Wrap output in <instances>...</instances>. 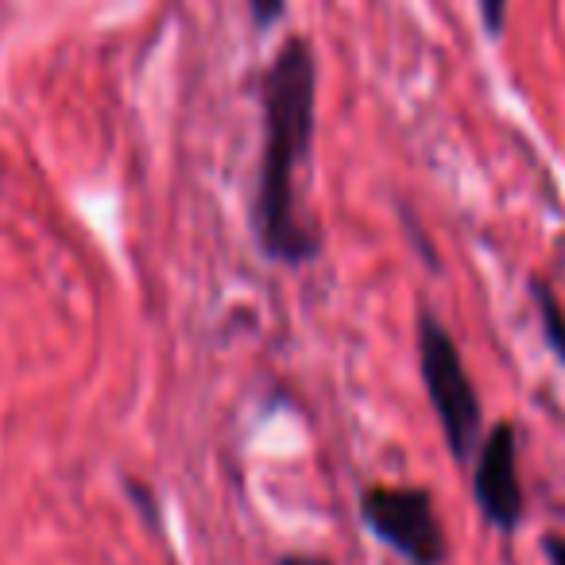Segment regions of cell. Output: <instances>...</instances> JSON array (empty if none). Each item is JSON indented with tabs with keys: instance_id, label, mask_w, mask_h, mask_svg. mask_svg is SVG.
<instances>
[{
	"instance_id": "6da1fadb",
	"label": "cell",
	"mask_w": 565,
	"mask_h": 565,
	"mask_svg": "<svg viewBox=\"0 0 565 565\" xmlns=\"http://www.w3.org/2000/svg\"><path fill=\"white\" fill-rule=\"evenodd\" d=\"M264 148L256 171V244L275 264H310L322 252V233L299 205V171L310 159L318 120V63L302 35L282 40L259 86Z\"/></svg>"
},
{
	"instance_id": "7a4b0ae2",
	"label": "cell",
	"mask_w": 565,
	"mask_h": 565,
	"mask_svg": "<svg viewBox=\"0 0 565 565\" xmlns=\"http://www.w3.org/2000/svg\"><path fill=\"white\" fill-rule=\"evenodd\" d=\"M415 345H418V372H423V387L430 395V407L438 415L441 438H446L449 454L457 461H472L484 426H480V395L472 387L465 361L457 353L454 333L446 322L423 310L415 326Z\"/></svg>"
},
{
	"instance_id": "3957f363",
	"label": "cell",
	"mask_w": 565,
	"mask_h": 565,
	"mask_svg": "<svg viewBox=\"0 0 565 565\" xmlns=\"http://www.w3.org/2000/svg\"><path fill=\"white\" fill-rule=\"evenodd\" d=\"M361 519L407 565H446L449 539L426 488L376 484L361 492Z\"/></svg>"
},
{
	"instance_id": "277c9868",
	"label": "cell",
	"mask_w": 565,
	"mask_h": 565,
	"mask_svg": "<svg viewBox=\"0 0 565 565\" xmlns=\"http://www.w3.org/2000/svg\"><path fill=\"white\" fill-rule=\"evenodd\" d=\"M472 503L500 534L523 523V480H519V438L511 423H495L472 454Z\"/></svg>"
},
{
	"instance_id": "5b68a950",
	"label": "cell",
	"mask_w": 565,
	"mask_h": 565,
	"mask_svg": "<svg viewBox=\"0 0 565 565\" xmlns=\"http://www.w3.org/2000/svg\"><path fill=\"white\" fill-rule=\"evenodd\" d=\"M531 299L534 310H539V326H542V341L550 345V353L565 364V310L557 302V295L550 291V282L534 275L531 279Z\"/></svg>"
},
{
	"instance_id": "8992f818",
	"label": "cell",
	"mask_w": 565,
	"mask_h": 565,
	"mask_svg": "<svg viewBox=\"0 0 565 565\" xmlns=\"http://www.w3.org/2000/svg\"><path fill=\"white\" fill-rule=\"evenodd\" d=\"M477 12H480V24H484L488 40H500L503 20H508V0H477Z\"/></svg>"
},
{
	"instance_id": "52a82bcc",
	"label": "cell",
	"mask_w": 565,
	"mask_h": 565,
	"mask_svg": "<svg viewBox=\"0 0 565 565\" xmlns=\"http://www.w3.org/2000/svg\"><path fill=\"white\" fill-rule=\"evenodd\" d=\"M248 9H252V24L264 32V28L279 24L282 12H287V0H248Z\"/></svg>"
},
{
	"instance_id": "ba28073f",
	"label": "cell",
	"mask_w": 565,
	"mask_h": 565,
	"mask_svg": "<svg viewBox=\"0 0 565 565\" xmlns=\"http://www.w3.org/2000/svg\"><path fill=\"white\" fill-rule=\"evenodd\" d=\"M542 554L550 565H565V534H546L542 539Z\"/></svg>"
},
{
	"instance_id": "9c48e42d",
	"label": "cell",
	"mask_w": 565,
	"mask_h": 565,
	"mask_svg": "<svg viewBox=\"0 0 565 565\" xmlns=\"http://www.w3.org/2000/svg\"><path fill=\"white\" fill-rule=\"evenodd\" d=\"M279 565H333L330 557H318V554H282Z\"/></svg>"
}]
</instances>
